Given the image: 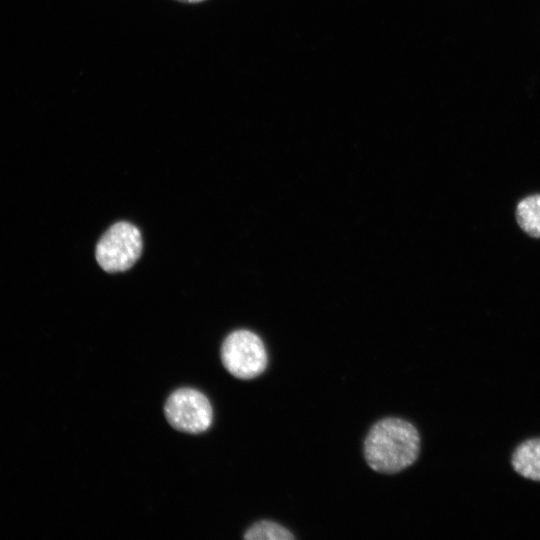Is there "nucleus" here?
<instances>
[{
	"label": "nucleus",
	"mask_w": 540,
	"mask_h": 540,
	"mask_svg": "<svg viewBox=\"0 0 540 540\" xmlns=\"http://www.w3.org/2000/svg\"><path fill=\"white\" fill-rule=\"evenodd\" d=\"M420 436L410 422L384 418L369 430L364 441V456L369 467L379 473H397L418 458Z\"/></svg>",
	"instance_id": "1"
},
{
	"label": "nucleus",
	"mask_w": 540,
	"mask_h": 540,
	"mask_svg": "<svg viewBox=\"0 0 540 540\" xmlns=\"http://www.w3.org/2000/svg\"><path fill=\"white\" fill-rule=\"evenodd\" d=\"M221 360L233 376L252 379L266 369L268 355L258 335L248 330H237L225 338L221 347Z\"/></svg>",
	"instance_id": "2"
},
{
	"label": "nucleus",
	"mask_w": 540,
	"mask_h": 540,
	"mask_svg": "<svg viewBox=\"0 0 540 540\" xmlns=\"http://www.w3.org/2000/svg\"><path fill=\"white\" fill-rule=\"evenodd\" d=\"M142 251L141 233L129 222L112 225L96 246V260L100 267L110 273L129 269Z\"/></svg>",
	"instance_id": "3"
},
{
	"label": "nucleus",
	"mask_w": 540,
	"mask_h": 540,
	"mask_svg": "<svg viewBox=\"0 0 540 540\" xmlns=\"http://www.w3.org/2000/svg\"><path fill=\"white\" fill-rule=\"evenodd\" d=\"M164 412L173 428L191 434L206 431L213 418L208 398L193 388L175 390L166 400Z\"/></svg>",
	"instance_id": "4"
},
{
	"label": "nucleus",
	"mask_w": 540,
	"mask_h": 540,
	"mask_svg": "<svg viewBox=\"0 0 540 540\" xmlns=\"http://www.w3.org/2000/svg\"><path fill=\"white\" fill-rule=\"evenodd\" d=\"M511 464L524 478L540 481V438L522 442L513 452Z\"/></svg>",
	"instance_id": "5"
},
{
	"label": "nucleus",
	"mask_w": 540,
	"mask_h": 540,
	"mask_svg": "<svg viewBox=\"0 0 540 540\" xmlns=\"http://www.w3.org/2000/svg\"><path fill=\"white\" fill-rule=\"evenodd\" d=\"M516 218L527 234L540 238V195L521 200L516 208Z\"/></svg>",
	"instance_id": "6"
},
{
	"label": "nucleus",
	"mask_w": 540,
	"mask_h": 540,
	"mask_svg": "<svg viewBox=\"0 0 540 540\" xmlns=\"http://www.w3.org/2000/svg\"><path fill=\"white\" fill-rule=\"evenodd\" d=\"M244 538L247 540H291L295 537L284 526L272 521L261 520L246 531Z\"/></svg>",
	"instance_id": "7"
},
{
	"label": "nucleus",
	"mask_w": 540,
	"mask_h": 540,
	"mask_svg": "<svg viewBox=\"0 0 540 540\" xmlns=\"http://www.w3.org/2000/svg\"><path fill=\"white\" fill-rule=\"evenodd\" d=\"M176 1H179L182 3H188V4H196V3H200L206 0H176Z\"/></svg>",
	"instance_id": "8"
}]
</instances>
